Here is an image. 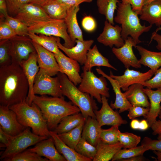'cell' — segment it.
<instances>
[{"label":"cell","mask_w":161,"mask_h":161,"mask_svg":"<svg viewBox=\"0 0 161 161\" xmlns=\"http://www.w3.org/2000/svg\"><path fill=\"white\" fill-rule=\"evenodd\" d=\"M10 52L12 63L20 64L36 51L32 41L28 36L16 35L9 39Z\"/></svg>","instance_id":"30bf717a"},{"label":"cell","mask_w":161,"mask_h":161,"mask_svg":"<svg viewBox=\"0 0 161 161\" xmlns=\"http://www.w3.org/2000/svg\"><path fill=\"white\" fill-rule=\"evenodd\" d=\"M49 0H31L32 3L42 6Z\"/></svg>","instance_id":"91938a15"},{"label":"cell","mask_w":161,"mask_h":161,"mask_svg":"<svg viewBox=\"0 0 161 161\" xmlns=\"http://www.w3.org/2000/svg\"><path fill=\"white\" fill-rule=\"evenodd\" d=\"M84 122L68 132L58 134L59 137L66 144L75 149L81 137Z\"/></svg>","instance_id":"d590c367"},{"label":"cell","mask_w":161,"mask_h":161,"mask_svg":"<svg viewBox=\"0 0 161 161\" xmlns=\"http://www.w3.org/2000/svg\"><path fill=\"white\" fill-rule=\"evenodd\" d=\"M86 56V60L83 68V71H91L92 68L95 66H106L117 70L109 63L108 59L99 52L96 45L89 50Z\"/></svg>","instance_id":"f1b7e54d"},{"label":"cell","mask_w":161,"mask_h":161,"mask_svg":"<svg viewBox=\"0 0 161 161\" xmlns=\"http://www.w3.org/2000/svg\"><path fill=\"white\" fill-rule=\"evenodd\" d=\"M135 48L141 55L139 61L141 65L155 72L161 67V52L149 51L139 45H137Z\"/></svg>","instance_id":"f546056e"},{"label":"cell","mask_w":161,"mask_h":161,"mask_svg":"<svg viewBox=\"0 0 161 161\" xmlns=\"http://www.w3.org/2000/svg\"><path fill=\"white\" fill-rule=\"evenodd\" d=\"M141 137L133 133L120 132L119 137V142L122 144L123 148H130L137 146L141 141Z\"/></svg>","instance_id":"b9f144b4"},{"label":"cell","mask_w":161,"mask_h":161,"mask_svg":"<svg viewBox=\"0 0 161 161\" xmlns=\"http://www.w3.org/2000/svg\"><path fill=\"white\" fill-rule=\"evenodd\" d=\"M57 75L63 95L66 97L79 109L86 119L89 117L96 118L95 111L98 108L94 98L89 94L80 91L64 74L59 72Z\"/></svg>","instance_id":"5b68a950"},{"label":"cell","mask_w":161,"mask_h":161,"mask_svg":"<svg viewBox=\"0 0 161 161\" xmlns=\"http://www.w3.org/2000/svg\"><path fill=\"white\" fill-rule=\"evenodd\" d=\"M102 129L101 127L99 126L96 118L89 117L84 122L81 137L96 147L100 140V136Z\"/></svg>","instance_id":"83f0119b"},{"label":"cell","mask_w":161,"mask_h":161,"mask_svg":"<svg viewBox=\"0 0 161 161\" xmlns=\"http://www.w3.org/2000/svg\"><path fill=\"white\" fill-rule=\"evenodd\" d=\"M97 152L93 161H108L112 160L114 156L123 146L119 142L110 145L100 140L96 145Z\"/></svg>","instance_id":"4dcf8cb0"},{"label":"cell","mask_w":161,"mask_h":161,"mask_svg":"<svg viewBox=\"0 0 161 161\" xmlns=\"http://www.w3.org/2000/svg\"><path fill=\"white\" fill-rule=\"evenodd\" d=\"M81 24L83 29L89 32L94 31L97 27L95 20L90 16H85L82 20Z\"/></svg>","instance_id":"681fc988"},{"label":"cell","mask_w":161,"mask_h":161,"mask_svg":"<svg viewBox=\"0 0 161 161\" xmlns=\"http://www.w3.org/2000/svg\"><path fill=\"white\" fill-rule=\"evenodd\" d=\"M149 110V108L143 107L140 106H132L128 110L127 116L130 120L140 116H143L145 118Z\"/></svg>","instance_id":"7dc6e473"},{"label":"cell","mask_w":161,"mask_h":161,"mask_svg":"<svg viewBox=\"0 0 161 161\" xmlns=\"http://www.w3.org/2000/svg\"><path fill=\"white\" fill-rule=\"evenodd\" d=\"M144 0H121L124 3L130 4L133 11L138 15H140L142 8L143 6Z\"/></svg>","instance_id":"816d5d0a"},{"label":"cell","mask_w":161,"mask_h":161,"mask_svg":"<svg viewBox=\"0 0 161 161\" xmlns=\"http://www.w3.org/2000/svg\"><path fill=\"white\" fill-rule=\"evenodd\" d=\"M9 107L16 113L19 123L31 129L34 133L41 136H51L47 121L35 103H32L30 105L25 101Z\"/></svg>","instance_id":"277c9868"},{"label":"cell","mask_w":161,"mask_h":161,"mask_svg":"<svg viewBox=\"0 0 161 161\" xmlns=\"http://www.w3.org/2000/svg\"><path fill=\"white\" fill-rule=\"evenodd\" d=\"M9 39L0 41V66L10 64L12 63L10 52Z\"/></svg>","instance_id":"7bdbcfd3"},{"label":"cell","mask_w":161,"mask_h":161,"mask_svg":"<svg viewBox=\"0 0 161 161\" xmlns=\"http://www.w3.org/2000/svg\"><path fill=\"white\" fill-rule=\"evenodd\" d=\"M152 40L156 41L157 45L156 46L157 48L159 50H161V35H159L155 31L152 33V36L150 42V43Z\"/></svg>","instance_id":"9f6ffc18"},{"label":"cell","mask_w":161,"mask_h":161,"mask_svg":"<svg viewBox=\"0 0 161 161\" xmlns=\"http://www.w3.org/2000/svg\"><path fill=\"white\" fill-rule=\"evenodd\" d=\"M33 91L35 95L63 97L58 77H52L40 68L35 79Z\"/></svg>","instance_id":"9c48e42d"},{"label":"cell","mask_w":161,"mask_h":161,"mask_svg":"<svg viewBox=\"0 0 161 161\" xmlns=\"http://www.w3.org/2000/svg\"><path fill=\"white\" fill-rule=\"evenodd\" d=\"M5 161H49L47 159L41 157L29 149L26 150L10 158Z\"/></svg>","instance_id":"60d3db41"},{"label":"cell","mask_w":161,"mask_h":161,"mask_svg":"<svg viewBox=\"0 0 161 161\" xmlns=\"http://www.w3.org/2000/svg\"><path fill=\"white\" fill-rule=\"evenodd\" d=\"M154 76L146 80L142 84L144 87L151 89H161V67L156 71Z\"/></svg>","instance_id":"bcb514c9"},{"label":"cell","mask_w":161,"mask_h":161,"mask_svg":"<svg viewBox=\"0 0 161 161\" xmlns=\"http://www.w3.org/2000/svg\"><path fill=\"white\" fill-rule=\"evenodd\" d=\"M141 145L146 147L149 150L161 152V139L152 140L148 137H145L141 142Z\"/></svg>","instance_id":"c3c4849f"},{"label":"cell","mask_w":161,"mask_h":161,"mask_svg":"<svg viewBox=\"0 0 161 161\" xmlns=\"http://www.w3.org/2000/svg\"><path fill=\"white\" fill-rule=\"evenodd\" d=\"M0 16L4 17L8 14L7 4L5 0H0Z\"/></svg>","instance_id":"6f0895ef"},{"label":"cell","mask_w":161,"mask_h":161,"mask_svg":"<svg viewBox=\"0 0 161 161\" xmlns=\"http://www.w3.org/2000/svg\"><path fill=\"white\" fill-rule=\"evenodd\" d=\"M149 150L145 146L141 145L130 148H123L118 151L114 156L112 161L127 159L136 156L143 155L145 152Z\"/></svg>","instance_id":"8d00e7d4"},{"label":"cell","mask_w":161,"mask_h":161,"mask_svg":"<svg viewBox=\"0 0 161 161\" xmlns=\"http://www.w3.org/2000/svg\"><path fill=\"white\" fill-rule=\"evenodd\" d=\"M156 0H144L143 5Z\"/></svg>","instance_id":"6125c7cd"},{"label":"cell","mask_w":161,"mask_h":161,"mask_svg":"<svg viewBox=\"0 0 161 161\" xmlns=\"http://www.w3.org/2000/svg\"><path fill=\"white\" fill-rule=\"evenodd\" d=\"M16 35L13 30L5 21L4 17L0 16V40L10 39Z\"/></svg>","instance_id":"f6af8a7d"},{"label":"cell","mask_w":161,"mask_h":161,"mask_svg":"<svg viewBox=\"0 0 161 161\" xmlns=\"http://www.w3.org/2000/svg\"><path fill=\"white\" fill-rule=\"evenodd\" d=\"M86 120L80 112L67 116L61 120L53 131L58 134L67 132L84 123Z\"/></svg>","instance_id":"d6a6232c"},{"label":"cell","mask_w":161,"mask_h":161,"mask_svg":"<svg viewBox=\"0 0 161 161\" xmlns=\"http://www.w3.org/2000/svg\"><path fill=\"white\" fill-rule=\"evenodd\" d=\"M151 127L153 131L152 134L154 135H157V139H161V119L157 120Z\"/></svg>","instance_id":"db71d44e"},{"label":"cell","mask_w":161,"mask_h":161,"mask_svg":"<svg viewBox=\"0 0 161 161\" xmlns=\"http://www.w3.org/2000/svg\"><path fill=\"white\" fill-rule=\"evenodd\" d=\"M32 103L40 109L49 131H54L64 117L80 112L77 106L71 101L65 100L64 97L35 95Z\"/></svg>","instance_id":"7a4b0ae2"},{"label":"cell","mask_w":161,"mask_h":161,"mask_svg":"<svg viewBox=\"0 0 161 161\" xmlns=\"http://www.w3.org/2000/svg\"><path fill=\"white\" fill-rule=\"evenodd\" d=\"M29 32L41 34L61 38L64 41L63 45L67 48L74 46L75 43L70 38L64 19H51L38 22L28 27Z\"/></svg>","instance_id":"8992f818"},{"label":"cell","mask_w":161,"mask_h":161,"mask_svg":"<svg viewBox=\"0 0 161 161\" xmlns=\"http://www.w3.org/2000/svg\"><path fill=\"white\" fill-rule=\"evenodd\" d=\"M14 17L19 19L28 27L37 22L52 19L41 6L32 3L23 5Z\"/></svg>","instance_id":"8fae6325"},{"label":"cell","mask_w":161,"mask_h":161,"mask_svg":"<svg viewBox=\"0 0 161 161\" xmlns=\"http://www.w3.org/2000/svg\"><path fill=\"white\" fill-rule=\"evenodd\" d=\"M138 15L132 10L131 5L121 1L117 4V12L114 21L121 25V35L125 41L130 35L137 44L142 42L139 38L143 33L149 31L152 27L146 26L140 22Z\"/></svg>","instance_id":"3957f363"},{"label":"cell","mask_w":161,"mask_h":161,"mask_svg":"<svg viewBox=\"0 0 161 161\" xmlns=\"http://www.w3.org/2000/svg\"><path fill=\"white\" fill-rule=\"evenodd\" d=\"M81 76L82 80L78 87L80 91L89 94L100 103L102 102L101 96L109 97V89L103 76L98 78L91 71H83Z\"/></svg>","instance_id":"ba28073f"},{"label":"cell","mask_w":161,"mask_h":161,"mask_svg":"<svg viewBox=\"0 0 161 161\" xmlns=\"http://www.w3.org/2000/svg\"><path fill=\"white\" fill-rule=\"evenodd\" d=\"M92 39L81 41L75 40L76 44L71 48L65 47L60 42V38L58 37L57 43L58 48L68 57L76 61L81 65H84L87 59V54L94 43Z\"/></svg>","instance_id":"ac0fdd59"},{"label":"cell","mask_w":161,"mask_h":161,"mask_svg":"<svg viewBox=\"0 0 161 161\" xmlns=\"http://www.w3.org/2000/svg\"><path fill=\"white\" fill-rule=\"evenodd\" d=\"M26 128L19 123L13 110L8 107L0 105V128L4 132L14 136Z\"/></svg>","instance_id":"4fadbf2b"},{"label":"cell","mask_w":161,"mask_h":161,"mask_svg":"<svg viewBox=\"0 0 161 161\" xmlns=\"http://www.w3.org/2000/svg\"><path fill=\"white\" fill-rule=\"evenodd\" d=\"M79 154L93 160L97 152L96 147L81 137L75 148Z\"/></svg>","instance_id":"ab89813d"},{"label":"cell","mask_w":161,"mask_h":161,"mask_svg":"<svg viewBox=\"0 0 161 161\" xmlns=\"http://www.w3.org/2000/svg\"><path fill=\"white\" fill-rule=\"evenodd\" d=\"M102 105L99 110L95 111L96 118L99 126L102 127L104 125L114 126L127 123L126 120H123L117 111H114L110 106L108 100L105 96H101Z\"/></svg>","instance_id":"7c38bea8"},{"label":"cell","mask_w":161,"mask_h":161,"mask_svg":"<svg viewBox=\"0 0 161 161\" xmlns=\"http://www.w3.org/2000/svg\"><path fill=\"white\" fill-rule=\"evenodd\" d=\"M124 41L125 44L122 47H113L112 52L126 69L129 68L131 66L136 68H140L141 65L134 53L132 49L133 47L135 48L137 44L130 36Z\"/></svg>","instance_id":"2e32d148"},{"label":"cell","mask_w":161,"mask_h":161,"mask_svg":"<svg viewBox=\"0 0 161 161\" xmlns=\"http://www.w3.org/2000/svg\"><path fill=\"white\" fill-rule=\"evenodd\" d=\"M13 136L4 132L0 128V148H5L9 144Z\"/></svg>","instance_id":"f5cc1de1"},{"label":"cell","mask_w":161,"mask_h":161,"mask_svg":"<svg viewBox=\"0 0 161 161\" xmlns=\"http://www.w3.org/2000/svg\"><path fill=\"white\" fill-rule=\"evenodd\" d=\"M130 125L132 129L143 131L146 130L149 127L148 122L145 120L140 121L137 119H133L131 122Z\"/></svg>","instance_id":"f907efd6"},{"label":"cell","mask_w":161,"mask_h":161,"mask_svg":"<svg viewBox=\"0 0 161 161\" xmlns=\"http://www.w3.org/2000/svg\"><path fill=\"white\" fill-rule=\"evenodd\" d=\"M70 7L79 6V4L83 2L90 3L93 0H57Z\"/></svg>","instance_id":"11a10c76"},{"label":"cell","mask_w":161,"mask_h":161,"mask_svg":"<svg viewBox=\"0 0 161 161\" xmlns=\"http://www.w3.org/2000/svg\"><path fill=\"white\" fill-rule=\"evenodd\" d=\"M118 125L112 126L107 129H102L100 140L103 142L110 145L115 144L118 142L119 134L120 132Z\"/></svg>","instance_id":"74e56055"},{"label":"cell","mask_w":161,"mask_h":161,"mask_svg":"<svg viewBox=\"0 0 161 161\" xmlns=\"http://www.w3.org/2000/svg\"><path fill=\"white\" fill-rule=\"evenodd\" d=\"M160 118V119H161V110L159 114V117H158Z\"/></svg>","instance_id":"e7e4bbea"},{"label":"cell","mask_w":161,"mask_h":161,"mask_svg":"<svg viewBox=\"0 0 161 161\" xmlns=\"http://www.w3.org/2000/svg\"><path fill=\"white\" fill-rule=\"evenodd\" d=\"M50 136L53 138L55 146L58 152L67 161H91V160L78 153L74 149L66 144L60 138L58 135L53 131H50Z\"/></svg>","instance_id":"4316f807"},{"label":"cell","mask_w":161,"mask_h":161,"mask_svg":"<svg viewBox=\"0 0 161 161\" xmlns=\"http://www.w3.org/2000/svg\"><path fill=\"white\" fill-rule=\"evenodd\" d=\"M27 78L29 85V90L26 102L31 105L35 96L33 91L34 81L40 69L37 60L36 51L31 54L28 58L20 64Z\"/></svg>","instance_id":"ffe728a7"},{"label":"cell","mask_w":161,"mask_h":161,"mask_svg":"<svg viewBox=\"0 0 161 161\" xmlns=\"http://www.w3.org/2000/svg\"><path fill=\"white\" fill-rule=\"evenodd\" d=\"M155 72L150 69L145 72L142 73L127 68L122 75H114L110 71L109 76L116 80L122 90L125 91L132 85L136 83L142 84L145 81L150 79Z\"/></svg>","instance_id":"9a60e30c"},{"label":"cell","mask_w":161,"mask_h":161,"mask_svg":"<svg viewBox=\"0 0 161 161\" xmlns=\"http://www.w3.org/2000/svg\"><path fill=\"white\" fill-rule=\"evenodd\" d=\"M79 10V6L69 7L64 19L68 32L72 40L75 43L76 39L84 40L82 31L77 19V15Z\"/></svg>","instance_id":"484cf974"},{"label":"cell","mask_w":161,"mask_h":161,"mask_svg":"<svg viewBox=\"0 0 161 161\" xmlns=\"http://www.w3.org/2000/svg\"><path fill=\"white\" fill-rule=\"evenodd\" d=\"M54 54L59 66L60 72L65 74L75 86L80 84L82 78L79 74L80 67L79 63L66 56L60 50Z\"/></svg>","instance_id":"5bb4252c"},{"label":"cell","mask_w":161,"mask_h":161,"mask_svg":"<svg viewBox=\"0 0 161 161\" xmlns=\"http://www.w3.org/2000/svg\"><path fill=\"white\" fill-rule=\"evenodd\" d=\"M29 85L20 64L0 66V104L9 107L26 101Z\"/></svg>","instance_id":"6da1fadb"},{"label":"cell","mask_w":161,"mask_h":161,"mask_svg":"<svg viewBox=\"0 0 161 161\" xmlns=\"http://www.w3.org/2000/svg\"><path fill=\"white\" fill-rule=\"evenodd\" d=\"M8 14L14 17L21 7L24 4L31 2V0H5Z\"/></svg>","instance_id":"ee69618b"},{"label":"cell","mask_w":161,"mask_h":161,"mask_svg":"<svg viewBox=\"0 0 161 161\" xmlns=\"http://www.w3.org/2000/svg\"><path fill=\"white\" fill-rule=\"evenodd\" d=\"M28 35L32 41L54 54H57L60 51L57 43L58 37L31 32H29Z\"/></svg>","instance_id":"836d02e7"},{"label":"cell","mask_w":161,"mask_h":161,"mask_svg":"<svg viewBox=\"0 0 161 161\" xmlns=\"http://www.w3.org/2000/svg\"><path fill=\"white\" fill-rule=\"evenodd\" d=\"M99 74L103 76L110 82L115 95L114 103L111 102L110 106L113 109H119V113L128 111L132 106L127 100L123 93L121 91V88L118 82L115 79L104 72L100 68L96 69Z\"/></svg>","instance_id":"7402d4cb"},{"label":"cell","mask_w":161,"mask_h":161,"mask_svg":"<svg viewBox=\"0 0 161 161\" xmlns=\"http://www.w3.org/2000/svg\"><path fill=\"white\" fill-rule=\"evenodd\" d=\"M5 21L10 26L17 35L28 36V27L18 18L7 14L4 17Z\"/></svg>","instance_id":"f35d334b"},{"label":"cell","mask_w":161,"mask_h":161,"mask_svg":"<svg viewBox=\"0 0 161 161\" xmlns=\"http://www.w3.org/2000/svg\"><path fill=\"white\" fill-rule=\"evenodd\" d=\"M29 149L49 161H66L63 156L58 151L54 140L51 136L39 142L33 148Z\"/></svg>","instance_id":"44dd1931"},{"label":"cell","mask_w":161,"mask_h":161,"mask_svg":"<svg viewBox=\"0 0 161 161\" xmlns=\"http://www.w3.org/2000/svg\"><path fill=\"white\" fill-rule=\"evenodd\" d=\"M149 160L146 158L143 155H140L133 157L131 158L125 159H123L120 161H148Z\"/></svg>","instance_id":"680465c9"},{"label":"cell","mask_w":161,"mask_h":161,"mask_svg":"<svg viewBox=\"0 0 161 161\" xmlns=\"http://www.w3.org/2000/svg\"><path fill=\"white\" fill-rule=\"evenodd\" d=\"M30 129L27 127L20 133L13 136L9 144L1 155V160L4 161L11 157L49 137L36 134L31 131Z\"/></svg>","instance_id":"52a82bcc"},{"label":"cell","mask_w":161,"mask_h":161,"mask_svg":"<svg viewBox=\"0 0 161 161\" xmlns=\"http://www.w3.org/2000/svg\"><path fill=\"white\" fill-rule=\"evenodd\" d=\"M122 28L118 25H114L106 20L102 32L97 38V41L112 48L114 45L117 48L123 45L125 41L121 35Z\"/></svg>","instance_id":"d6986e66"},{"label":"cell","mask_w":161,"mask_h":161,"mask_svg":"<svg viewBox=\"0 0 161 161\" xmlns=\"http://www.w3.org/2000/svg\"><path fill=\"white\" fill-rule=\"evenodd\" d=\"M144 87L141 84H134L129 86L123 93L132 106H140L149 108L150 102L144 91Z\"/></svg>","instance_id":"603a6c76"},{"label":"cell","mask_w":161,"mask_h":161,"mask_svg":"<svg viewBox=\"0 0 161 161\" xmlns=\"http://www.w3.org/2000/svg\"><path fill=\"white\" fill-rule=\"evenodd\" d=\"M153 152L157 156V157L155 158L156 160L157 161H161V152L156 151H153Z\"/></svg>","instance_id":"94428289"},{"label":"cell","mask_w":161,"mask_h":161,"mask_svg":"<svg viewBox=\"0 0 161 161\" xmlns=\"http://www.w3.org/2000/svg\"><path fill=\"white\" fill-rule=\"evenodd\" d=\"M161 30V27H158V28L155 31V32H157L159 30Z\"/></svg>","instance_id":"be15d7a7"},{"label":"cell","mask_w":161,"mask_h":161,"mask_svg":"<svg viewBox=\"0 0 161 161\" xmlns=\"http://www.w3.org/2000/svg\"><path fill=\"white\" fill-rule=\"evenodd\" d=\"M41 6L51 19L57 20L64 19L70 7L57 0H49Z\"/></svg>","instance_id":"1f68e13d"},{"label":"cell","mask_w":161,"mask_h":161,"mask_svg":"<svg viewBox=\"0 0 161 161\" xmlns=\"http://www.w3.org/2000/svg\"><path fill=\"white\" fill-rule=\"evenodd\" d=\"M144 91L150 101L149 110L145 118L148 122L149 127L157 120L161 110V89L154 90L146 88Z\"/></svg>","instance_id":"d4e9b609"},{"label":"cell","mask_w":161,"mask_h":161,"mask_svg":"<svg viewBox=\"0 0 161 161\" xmlns=\"http://www.w3.org/2000/svg\"><path fill=\"white\" fill-rule=\"evenodd\" d=\"M140 17L141 19L148 22L151 25L161 26V0H156L144 5Z\"/></svg>","instance_id":"cb8c5ba5"},{"label":"cell","mask_w":161,"mask_h":161,"mask_svg":"<svg viewBox=\"0 0 161 161\" xmlns=\"http://www.w3.org/2000/svg\"><path fill=\"white\" fill-rule=\"evenodd\" d=\"M32 43L37 53L39 68L51 76L57 75L60 69L54 54L34 42Z\"/></svg>","instance_id":"e0dca14e"},{"label":"cell","mask_w":161,"mask_h":161,"mask_svg":"<svg viewBox=\"0 0 161 161\" xmlns=\"http://www.w3.org/2000/svg\"><path fill=\"white\" fill-rule=\"evenodd\" d=\"M119 0H97L96 4L99 13L105 16L106 20L114 25V15L117 10Z\"/></svg>","instance_id":"e575fe53"}]
</instances>
